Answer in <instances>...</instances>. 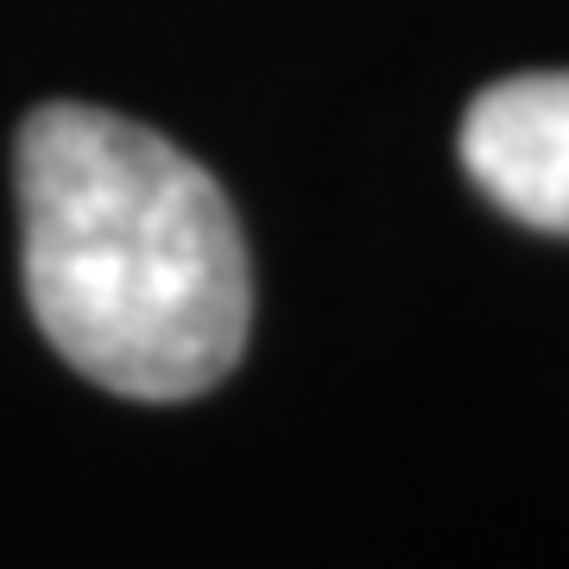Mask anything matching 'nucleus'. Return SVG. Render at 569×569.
<instances>
[{"instance_id": "nucleus-1", "label": "nucleus", "mask_w": 569, "mask_h": 569, "mask_svg": "<svg viewBox=\"0 0 569 569\" xmlns=\"http://www.w3.org/2000/svg\"><path fill=\"white\" fill-rule=\"evenodd\" d=\"M26 298L82 380L178 406L241 361L253 272L228 197L152 127L89 102L26 114L20 152Z\"/></svg>"}, {"instance_id": "nucleus-2", "label": "nucleus", "mask_w": 569, "mask_h": 569, "mask_svg": "<svg viewBox=\"0 0 569 569\" xmlns=\"http://www.w3.org/2000/svg\"><path fill=\"white\" fill-rule=\"evenodd\" d=\"M462 171L512 222L569 234V70L481 89L462 114Z\"/></svg>"}]
</instances>
